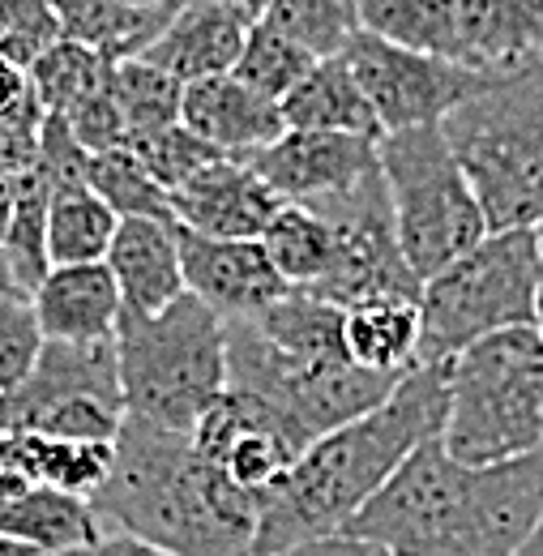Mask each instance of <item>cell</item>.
<instances>
[{"label": "cell", "instance_id": "obj_33", "mask_svg": "<svg viewBox=\"0 0 543 556\" xmlns=\"http://www.w3.org/2000/svg\"><path fill=\"white\" fill-rule=\"evenodd\" d=\"M48 206H52V185L39 172L17 176V206H13V218H9V231H4L0 249H4L13 275L26 291H35L52 270V257H48Z\"/></svg>", "mask_w": 543, "mask_h": 556}, {"label": "cell", "instance_id": "obj_27", "mask_svg": "<svg viewBox=\"0 0 543 556\" xmlns=\"http://www.w3.org/2000/svg\"><path fill=\"white\" fill-rule=\"evenodd\" d=\"M262 244L270 253L274 270L295 291L321 287L334 270V231L321 218V210L304 206V202H282V210L274 214V223L262 236Z\"/></svg>", "mask_w": 543, "mask_h": 556}, {"label": "cell", "instance_id": "obj_36", "mask_svg": "<svg viewBox=\"0 0 543 556\" xmlns=\"http://www.w3.org/2000/svg\"><path fill=\"white\" fill-rule=\"evenodd\" d=\"M129 150L137 154V163L154 176V185L172 198L176 189H185L202 167H210L214 159H223L214 146H205L198 134H189L185 125H167L154 134H141L129 141Z\"/></svg>", "mask_w": 543, "mask_h": 556}, {"label": "cell", "instance_id": "obj_41", "mask_svg": "<svg viewBox=\"0 0 543 556\" xmlns=\"http://www.w3.org/2000/svg\"><path fill=\"white\" fill-rule=\"evenodd\" d=\"M43 108L35 99L30 73L13 61H0V125H17V129H39L43 125Z\"/></svg>", "mask_w": 543, "mask_h": 556}, {"label": "cell", "instance_id": "obj_1", "mask_svg": "<svg viewBox=\"0 0 543 556\" xmlns=\"http://www.w3.org/2000/svg\"><path fill=\"white\" fill-rule=\"evenodd\" d=\"M543 514V445L471 467L424 441L342 535L394 556H514Z\"/></svg>", "mask_w": 543, "mask_h": 556}, {"label": "cell", "instance_id": "obj_29", "mask_svg": "<svg viewBox=\"0 0 543 556\" xmlns=\"http://www.w3.org/2000/svg\"><path fill=\"white\" fill-rule=\"evenodd\" d=\"M355 9H359V30L411 52L458 61L454 0H355Z\"/></svg>", "mask_w": 543, "mask_h": 556}, {"label": "cell", "instance_id": "obj_26", "mask_svg": "<svg viewBox=\"0 0 543 556\" xmlns=\"http://www.w3.org/2000/svg\"><path fill=\"white\" fill-rule=\"evenodd\" d=\"M253 326L270 339L274 348L291 351V355L351 359V351H346V308L321 300V295H308V291L291 287L262 317H253Z\"/></svg>", "mask_w": 543, "mask_h": 556}, {"label": "cell", "instance_id": "obj_3", "mask_svg": "<svg viewBox=\"0 0 543 556\" xmlns=\"http://www.w3.org/2000/svg\"><path fill=\"white\" fill-rule=\"evenodd\" d=\"M90 509L103 531H129L176 556H253L262 496L205 463L189 432L125 416L112 476Z\"/></svg>", "mask_w": 543, "mask_h": 556}, {"label": "cell", "instance_id": "obj_44", "mask_svg": "<svg viewBox=\"0 0 543 556\" xmlns=\"http://www.w3.org/2000/svg\"><path fill=\"white\" fill-rule=\"evenodd\" d=\"M282 556H394L386 553L381 544H368V540H355V535H326V540H313V544H300Z\"/></svg>", "mask_w": 543, "mask_h": 556}, {"label": "cell", "instance_id": "obj_4", "mask_svg": "<svg viewBox=\"0 0 543 556\" xmlns=\"http://www.w3.org/2000/svg\"><path fill=\"white\" fill-rule=\"evenodd\" d=\"M441 134L450 141L488 231L535 227L543 214V56L492 73L458 103Z\"/></svg>", "mask_w": 543, "mask_h": 556}, {"label": "cell", "instance_id": "obj_19", "mask_svg": "<svg viewBox=\"0 0 543 556\" xmlns=\"http://www.w3.org/2000/svg\"><path fill=\"white\" fill-rule=\"evenodd\" d=\"M35 317L48 339L61 343H112L125 317V295L108 262L94 266H52L30 291Z\"/></svg>", "mask_w": 543, "mask_h": 556}, {"label": "cell", "instance_id": "obj_20", "mask_svg": "<svg viewBox=\"0 0 543 556\" xmlns=\"http://www.w3.org/2000/svg\"><path fill=\"white\" fill-rule=\"evenodd\" d=\"M253 26L257 22H249L244 13H236L218 0H180L167 30L150 43L146 61L180 77L185 86L202 81V77H218V73L236 70Z\"/></svg>", "mask_w": 543, "mask_h": 556}, {"label": "cell", "instance_id": "obj_23", "mask_svg": "<svg viewBox=\"0 0 543 556\" xmlns=\"http://www.w3.org/2000/svg\"><path fill=\"white\" fill-rule=\"evenodd\" d=\"M287 129H317V134H355V138L381 141L386 129L364 94V86L355 81L351 65L342 56L317 61L308 77L278 103Z\"/></svg>", "mask_w": 543, "mask_h": 556}, {"label": "cell", "instance_id": "obj_40", "mask_svg": "<svg viewBox=\"0 0 543 556\" xmlns=\"http://www.w3.org/2000/svg\"><path fill=\"white\" fill-rule=\"evenodd\" d=\"M43 488V441L30 432H0V496Z\"/></svg>", "mask_w": 543, "mask_h": 556}, {"label": "cell", "instance_id": "obj_38", "mask_svg": "<svg viewBox=\"0 0 543 556\" xmlns=\"http://www.w3.org/2000/svg\"><path fill=\"white\" fill-rule=\"evenodd\" d=\"M68 125L77 141L99 154V150H116V146H129V125H125V112L116 103V86H112V65L103 73V81L68 112Z\"/></svg>", "mask_w": 543, "mask_h": 556}, {"label": "cell", "instance_id": "obj_18", "mask_svg": "<svg viewBox=\"0 0 543 556\" xmlns=\"http://www.w3.org/2000/svg\"><path fill=\"white\" fill-rule=\"evenodd\" d=\"M108 270L125 295V313H163L189 291L180 257V223L121 218L116 240L108 249Z\"/></svg>", "mask_w": 543, "mask_h": 556}, {"label": "cell", "instance_id": "obj_8", "mask_svg": "<svg viewBox=\"0 0 543 556\" xmlns=\"http://www.w3.org/2000/svg\"><path fill=\"white\" fill-rule=\"evenodd\" d=\"M403 377L359 368L355 359L291 355L253 321H227V390L257 399L300 454L317 437L381 407Z\"/></svg>", "mask_w": 543, "mask_h": 556}, {"label": "cell", "instance_id": "obj_46", "mask_svg": "<svg viewBox=\"0 0 543 556\" xmlns=\"http://www.w3.org/2000/svg\"><path fill=\"white\" fill-rule=\"evenodd\" d=\"M218 4H227V9L244 13L249 22H262V17H266V9H270V0H218Z\"/></svg>", "mask_w": 543, "mask_h": 556}, {"label": "cell", "instance_id": "obj_31", "mask_svg": "<svg viewBox=\"0 0 543 556\" xmlns=\"http://www.w3.org/2000/svg\"><path fill=\"white\" fill-rule=\"evenodd\" d=\"M112 86H116V103L125 112L129 141L167 125H180V103H185V81L172 77L167 70L150 65L146 56L112 65Z\"/></svg>", "mask_w": 543, "mask_h": 556}, {"label": "cell", "instance_id": "obj_37", "mask_svg": "<svg viewBox=\"0 0 543 556\" xmlns=\"http://www.w3.org/2000/svg\"><path fill=\"white\" fill-rule=\"evenodd\" d=\"M48 343L30 295H0V399L13 394L39 364Z\"/></svg>", "mask_w": 543, "mask_h": 556}, {"label": "cell", "instance_id": "obj_12", "mask_svg": "<svg viewBox=\"0 0 543 556\" xmlns=\"http://www.w3.org/2000/svg\"><path fill=\"white\" fill-rule=\"evenodd\" d=\"M244 163L282 202H326V198L351 193L355 185L381 172V154L372 138L317 134V129H287L282 138Z\"/></svg>", "mask_w": 543, "mask_h": 556}, {"label": "cell", "instance_id": "obj_51", "mask_svg": "<svg viewBox=\"0 0 543 556\" xmlns=\"http://www.w3.org/2000/svg\"><path fill=\"white\" fill-rule=\"evenodd\" d=\"M535 236H540V249H543V214H540V223H535Z\"/></svg>", "mask_w": 543, "mask_h": 556}, {"label": "cell", "instance_id": "obj_42", "mask_svg": "<svg viewBox=\"0 0 543 556\" xmlns=\"http://www.w3.org/2000/svg\"><path fill=\"white\" fill-rule=\"evenodd\" d=\"M39 163V129L0 125V176H26Z\"/></svg>", "mask_w": 543, "mask_h": 556}, {"label": "cell", "instance_id": "obj_28", "mask_svg": "<svg viewBox=\"0 0 543 556\" xmlns=\"http://www.w3.org/2000/svg\"><path fill=\"white\" fill-rule=\"evenodd\" d=\"M121 218L90 185L52 189L48 206V257L52 266H94L108 262Z\"/></svg>", "mask_w": 543, "mask_h": 556}, {"label": "cell", "instance_id": "obj_47", "mask_svg": "<svg viewBox=\"0 0 543 556\" xmlns=\"http://www.w3.org/2000/svg\"><path fill=\"white\" fill-rule=\"evenodd\" d=\"M0 295H30L17 275H13V266H9V257H4V249H0Z\"/></svg>", "mask_w": 543, "mask_h": 556}, {"label": "cell", "instance_id": "obj_25", "mask_svg": "<svg viewBox=\"0 0 543 556\" xmlns=\"http://www.w3.org/2000/svg\"><path fill=\"white\" fill-rule=\"evenodd\" d=\"M424 317L415 300H377L346 308V351L359 368L403 377L419 364Z\"/></svg>", "mask_w": 543, "mask_h": 556}, {"label": "cell", "instance_id": "obj_32", "mask_svg": "<svg viewBox=\"0 0 543 556\" xmlns=\"http://www.w3.org/2000/svg\"><path fill=\"white\" fill-rule=\"evenodd\" d=\"M86 185L108 202V210H112L116 218H172V223H176L172 198L154 185V176L137 163V154L129 146L90 154Z\"/></svg>", "mask_w": 543, "mask_h": 556}, {"label": "cell", "instance_id": "obj_48", "mask_svg": "<svg viewBox=\"0 0 543 556\" xmlns=\"http://www.w3.org/2000/svg\"><path fill=\"white\" fill-rule=\"evenodd\" d=\"M514 556H543V514H540V522L531 527V535L518 544V553Z\"/></svg>", "mask_w": 543, "mask_h": 556}, {"label": "cell", "instance_id": "obj_9", "mask_svg": "<svg viewBox=\"0 0 543 556\" xmlns=\"http://www.w3.org/2000/svg\"><path fill=\"white\" fill-rule=\"evenodd\" d=\"M377 154H381V176L390 189L403 257L428 282L450 262L476 249L488 236V218L441 125L386 134L377 141Z\"/></svg>", "mask_w": 543, "mask_h": 556}, {"label": "cell", "instance_id": "obj_52", "mask_svg": "<svg viewBox=\"0 0 543 556\" xmlns=\"http://www.w3.org/2000/svg\"><path fill=\"white\" fill-rule=\"evenodd\" d=\"M540 330H543V287H540Z\"/></svg>", "mask_w": 543, "mask_h": 556}, {"label": "cell", "instance_id": "obj_15", "mask_svg": "<svg viewBox=\"0 0 543 556\" xmlns=\"http://www.w3.org/2000/svg\"><path fill=\"white\" fill-rule=\"evenodd\" d=\"M73 399H99V403H121L125 407L116 339L112 343L48 339L39 351L35 372L13 394L0 399V432H26L35 416H43L56 403H73Z\"/></svg>", "mask_w": 543, "mask_h": 556}, {"label": "cell", "instance_id": "obj_22", "mask_svg": "<svg viewBox=\"0 0 543 556\" xmlns=\"http://www.w3.org/2000/svg\"><path fill=\"white\" fill-rule=\"evenodd\" d=\"M61 35L77 39L86 48H94L108 65L146 56L150 43L167 30L172 13L180 9V0L172 4H121V0H48Z\"/></svg>", "mask_w": 543, "mask_h": 556}, {"label": "cell", "instance_id": "obj_7", "mask_svg": "<svg viewBox=\"0 0 543 556\" xmlns=\"http://www.w3.org/2000/svg\"><path fill=\"white\" fill-rule=\"evenodd\" d=\"M543 249L535 227L488 231L471 253L450 262L419 291V364H445L471 343L540 326Z\"/></svg>", "mask_w": 543, "mask_h": 556}, {"label": "cell", "instance_id": "obj_6", "mask_svg": "<svg viewBox=\"0 0 543 556\" xmlns=\"http://www.w3.org/2000/svg\"><path fill=\"white\" fill-rule=\"evenodd\" d=\"M441 441L458 463L488 467L543 445V330H501L445 359Z\"/></svg>", "mask_w": 543, "mask_h": 556}, {"label": "cell", "instance_id": "obj_10", "mask_svg": "<svg viewBox=\"0 0 543 556\" xmlns=\"http://www.w3.org/2000/svg\"><path fill=\"white\" fill-rule=\"evenodd\" d=\"M321 210V218L334 231V270L321 287L308 295H321L330 304L355 308V304H377V300H415L424 291V278L411 270L399 244L394 206L386 176H368L351 193L326 198V202H304Z\"/></svg>", "mask_w": 543, "mask_h": 556}, {"label": "cell", "instance_id": "obj_34", "mask_svg": "<svg viewBox=\"0 0 543 556\" xmlns=\"http://www.w3.org/2000/svg\"><path fill=\"white\" fill-rule=\"evenodd\" d=\"M26 73H30V86H35L39 108L68 116V112L103 81L108 61H103L94 48L77 43V39H56L48 52H39V56L30 61Z\"/></svg>", "mask_w": 543, "mask_h": 556}, {"label": "cell", "instance_id": "obj_39", "mask_svg": "<svg viewBox=\"0 0 543 556\" xmlns=\"http://www.w3.org/2000/svg\"><path fill=\"white\" fill-rule=\"evenodd\" d=\"M86 167H90V150L77 141L68 116L48 112L43 125H39V163H35V172L52 189H73V185H86Z\"/></svg>", "mask_w": 543, "mask_h": 556}, {"label": "cell", "instance_id": "obj_49", "mask_svg": "<svg viewBox=\"0 0 543 556\" xmlns=\"http://www.w3.org/2000/svg\"><path fill=\"white\" fill-rule=\"evenodd\" d=\"M0 556H43V553H35L30 544H17V540H9V535H0Z\"/></svg>", "mask_w": 543, "mask_h": 556}, {"label": "cell", "instance_id": "obj_14", "mask_svg": "<svg viewBox=\"0 0 543 556\" xmlns=\"http://www.w3.org/2000/svg\"><path fill=\"white\" fill-rule=\"evenodd\" d=\"M185 282L223 321H253L291 291L262 240H214L180 227Z\"/></svg>", "mask_w": 543, "mask_h": 556}, {"label": "cell", "instance_id": "obj_16", "mask_svg": "<svg viewBox=\"0 0 543 556\" xmlns=\"http://www.w3.org/2000/svg\"><path fill=\"white\" fill-rule=\"evenodd\" d=\"M278 210L282 198L240 159H214L172 193L176 223L214 240H262Z\"/></svg>", "mask_w": 543, "mask_h": 556}, {"label": "cell", "instance_id": "obj_5", "mask_svg": "<svg viewBox=\"0 0 543 556\" xmlns=\"http://www.w3.org/2000/svg\"><path fill=\"white\" fill-rule=\"evenodd\" d=\"M125 416L193 432L227 390V321L185 291L163 313H125L116 330Z\"/></svg>", "mask_w": 543, "mask_h": 556}, {"label": "cell", "instance_id": "obj_13", "mask_svg": "<svg viewBox=\"0 0 543 556\" xmlns=\"http://www.w3.org/2000/svg\"><path fill=\"white\" fill-rule=\"evenodd\" d=\"M189 437L205 463H214L231 484L257 492L262 501L282 480V471L300 458V450L278 428V419L240 390H223Z\"/></svg>", "mask_w": 543, "mask_h": 556}, {"label": "cell", "instance_id": "obj_30", "mask_svg": "<svg viewBox=\"0 0 543 556\" xmlns=\"http://www.w3.org/2000/svg\"><path fill=\"white\" fill-rule=\"evenodd\" d=\"M262 22L287 35L291 43H300L317 61L342 56L346 43L359 35L355 0H270Z\"/></svg>", "mask_w": 543, "mask_h": 556}, {"label": "cell", "instance_id": "obj_24", "mask_svg": "<svg viewBox=\"0 0 543 556\" xmlns=\"http://www.w3.org/2000/svg\"><path fill=\"white\" fill-rule=\"evenodd\" d=\"M0 535L30 544L43 556H68L103 535L90 501L61 488H30L22 496H0Z\"/></svg>", "mask_w": 543, "mask_h": 556}, {"label": "cell", "instance_id": "obj_2", "mask_svg": "<svg viewBox=\"0 0 543 556\" xmlns=\"http://www.w3.org/2000/svg\"><path fill=\"white\" fill-rule=\"evenodd\" d=\"M445 403V364H415L381 407L317 437L266 492L253 556H282L342 535L411 454L441 437Z\"/></svg>", "mask_w": 543, "mask_h": 556}, {"label": "cell", "instance_id": "obj_11", "mask_svg": "<svg viewBox=\"0 0 543 556\" xmlns=\"http://www.w3.org/2000/svg\"><path fill=\"white\" fill-rule=\"evenodd\" d=\"M342 61L351 65L355 81L364 86L386 134L441 125L458 103H467L492 77V73L445 61V56H428V52L386 43L368 30H359L346 43Z\"/></svg>", "mask_w": 543, "mask_h": 556}, {"label": "cell", "instance_id": "obj_50", "mask_svg": "<svg viewBox=\"0 0 543 556\" xmlns=\"http://www.w3.org/2000/svg\"><path fill=\"white\" fill-rule=\"evenodd\" d=\"M121 4H172V0H121Z\"/></svg>", "mask_w": 543, "mask_h": 556}, {"label": "cell", "instance_id": "obj_43", "mask_svg": "<svg viewBox=\"0 0 543 556\" xmlns=\"http://www.w3.org/2000/svg\"><path fill=\"white\" fill-rule=\"evenodd\" d=\"M68 556H176V553H167V548H159L150 540H137L129 531H103L94 544H86V548H77V553Z\"/></svg>", "mask_w": 543, "mask_h": 556}, {"label": "cell", "instance_id": "obj_45", "mask_svg": "<svg viewBox=\"0 0 543 556\" xmlns=\"http://www.w3.org/2000/svg\"><path fill=\"white\" fill-rule=\"evenodd\" d=\"M13 206H17V176H0V240H4V231H9Z\"/></svg>", "mask_w": 543, "mask_h": 556}, {"label": "cell", "instance_id": "obj_17", "mask_svg": "<svg viewBox=\"0 0 543 556\" xmlns=\"http://www.w3.org/2000/svg\"><path fill=\"white\" fill-rule=\"evenodd\" d=\"M180 125L189 134H198L205 146H214L223 159H240V163L287 134L278 103L262 99L257 90H249L231 73L202 77V81L185 86Z\"/></svg>", "mask_w": 543, "mask_h": 556}, {"label": "cell", "instance_id": "obj_35", "mask_svg": "<svg viewBox=\"0 0 543 556\" xmlns=\"http://www.w3.org/2000/svg\"><path fill=\"white\" fill-rule=\"evenodd\" d=\"M313 65H317V56H308L300 43H291V39L278 35L274 26L257 22V26L249 30V39H244V52H240L231 77H240V81H244L249 90H257L262 99L282 103V99L308 77Z\"/></svg>", "mask_w": 543, "mask_h": 556}, {"label": "cell", "instance_id": "obj_21", "mask_svg": "<svg viewBox=\"0 0 543 556\" xmlns=\"http://www.w3.org/2000/svg\"><path fill=\"white\" fill-rule=\"evenodd\" d=\"M458 61L483 73L543 56V0H454Z\"/></svg>", "mask_w": 543, "mask_h": 556}]
</instances>
